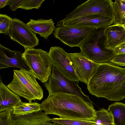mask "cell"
Returning <instances> with one entry per match:
<instances>
[{
  "mask_svg": "<svg viewBox=\"0 0 125 125\" xmlns=\"http://www.w3.org/2000/svg\"><path fill=\"white\" fill-rule=\"evenodd\" d=\"M87 85L89 93L118 101L125 98V68L110 62L99 63Z\"/></svg>",
  "mask_w": 125,
  "mask_h": 125,
  "instance_id": "cell-1",
  "label": "cell"
},
{
  "mask_svg": "<svg viewBox=\"0 0 125 125\" xmlns=\"http://www.w3.org/2000/svg\"><path fill=\"white\" fill-rule=\"evenodd\" d=\"M45 114L60 118L94 121L96 111L92 102L75 94L59 93L49 95L41 104Z\"/></svg>",
  "mask_w": 125,
  "mask_h": 125,
  "instance_id": "cell-2",
  "label": "cell"
},
{
  "mask_svg": "<svg viewBox=\"0 0 125 125\" xmlns=\"http://www.w3.org/2000/svg\"><path fill=\"white\" fill-rule=\"evenodd\" d=\"M13 71V80L7 86L10 90L29 102L43 98V90L31 71L20 69Z\"/></svg>",
  "mask_w": 125,
  "mask_h": 125,
  "instance_id": "cell-3",
  "label": "cell"
},
{
  "mask_svg": "<svg viewBox=\"0 0 125 125\" xmlns=\"http://www.w3.org/2000/svg\"><path fill=\"white\" fill-rule=\"evenodd\" d=\"M22 57L36 78L43 83L48 80L52 66L48 52L41 49L27 48Z\"/></svg>",
  "mask_w": 125,
  "mask_h": 125,
  "instance_id": "cell-4",
  "label": "cell"
},
{
  "mask_svg": "<svg viewBox=\"0 0 125 125\" xmlns=\"http://www.w3.org/2000/svg\"><path fill=\"white\" fill-rule=\"evenodd\" d=\"M104 28L95 29L79 47L80 52L87 58L98 63L110 62L116 56L102 46Z\"/></svg>",
  "mask_w": 125,
  "mask_h": 125,
  "instance_id": "cell-5",
  "label": "cell"
},
{
  "mask_svg": "<svg viewBox=\"0 0 125 125\" xmlns=\"http://www.w3.org/2000/svg\"><path fill=\"white\" fill-rule=\"evenodd\" d=\"M52 70V74L48 81L44 84L49 95L59 93L75 94L87 101L92 102L89 97L82 92L78 82L68 79L56 67L53 65Z\"/></svg>",
  "mask_w": 125,
  "mask_h": 125,
  "instance_id": "cell-6",
  "label": "cell"
},
{
  "mask_svg": "<svg viewBox=\"0 0 125 125\" xmlns=\"http://www.w3.org/2000/svg\"><path fill=\"white\" fill-rule=\"evenodd\" d=\"M95 29L85 27L59 26L55 28L54 37L71 47H80Z\"/></svg>",
  "mask_w": 125,
  "mask_h": 125,
  "instance_id": "cell-7",
  "label": "cell"
},
{
  "mask_svg": "<svg viewBox=\"0 0 125 125\" xmlns=\"http://www.w3.org/2000/svg\"><path fill=\"white\" fill-rule=\"evenodd\" d=\"M97 15L113 19L111 0H89L78 5L64 19L65 21L85 15Z\"/></svg>",
  "mask_w": 125,
  "mask_h": 125,
  "instance_id": "cell-8",
  "label": "cell"
},
{
  "mask_svg": "<svg viewBox=\"0 0 125 125\" xmlns=\"http://www.w3.org/2000/svg\"><path fill=\"white\" fill-rule=\"evenodd\" d=\"M8 35L25 49L34 48L39 44V40L35 33L26 24L16 18L12 19Z\"/></svg>",
  "mask_w": 125,
  "mask_h": 125,
  "instance_id": "cell-9",
  "label": "cell"
},
{
  "mask_svg": "<svg viewBox=\"0 0 125 125\" xmlns=\"http://www.w3.org/2000/svg\"><path fill=\"white\" fill-rule=\"evenodd\" d=\"M48 53L52 65L68 79L79 82V79L69 53L63 48L57 46L51 47Z\"/></svg>",
  "mask_w": 125,
  "mask_h": 125,
  "instance_id": "cell-10",
  "label": "cell"
},
{
  "mask_svg": "<svg viewBox=\"0 0 125 125\" xmlns=\"http://www.w3.org/2000/svg\"><path fill=\"white\" fill-rule=\"evenodd\" d=\"M69 54L79 81L88 85L99 63L88 59L81 52Z\"/></svg>",
  "mask_w": 125,
  "mask_h": 125,
  "instance_id": "cell-11",
  "label": "cell"
},
{
  "mask_svg": "<svg viewBox=\"0 0 125 125\" xmlns=\"http://www.w3.org/2000/svg\"><path fill=\"white\" fill-rule=\"evenodd\" d=\"M114 24L113 19L106 16L97 15H85L72 19L59 21V26L85 27L95 29L105 27Z\"/></svg>",
  "mask_w": 125,
  "mask_h": 125,
  "instance_id": "cell-12",
  "label": "cell"
},
{
  "mask_svg": "<svg viewBox=\"0 0 125 125\" xmlns=\"http://www.w3.org/2000/svg\"><path fill=\"white\" fill-rule=\"evenodd\" d=\"M103 35L104 49L112 51L125 43V24H113L108 26L104 29Z\"/></svg>",
  "mask_w": 125,
  "mask_h": 125,
  "instance_id": "cell-13",
  "label": "cell"
},
{
  "mask_svg": "<svg viewBox=\"0 0 125 125\" xmlns=\"http://www.w3.org/2000/svg\"><path fill=\"white\" fill-rule=\"evenodd\" d=\"M20 51H12L0 44V69L16 67L31 71Z\"/></svg>",
  "mask_w": 125,
  "mask_h": 125,
  "instance_id": "cell-14",
  "label": "cell"
},
{
  "mask_svg": "<svg viewBox=\"0 0 125 125\" xmlns=\"http://www.w3.org/2000/svg\"><path fill=\"white\" fill-rule=\"evenodd\" d=\"M13 125H55L51 118L41 110L22 115L12 114Z\"/></svg>",
  "mask_w": 125,
  "mask_h": 125,
  "instance_id": "cell-15",
  "label": "cell"
},
{
  "mask_svg": "<svg viewBox=\"0 0 125 125\" xmlns=\"http://www.w3.org/2000/svg\"><path fill=\"white\" fill-rule=\"evenodd\" d=\"M21 101L19 96L10 90L0 79V112L13 110Z\"/></svg>",
  "mask_w": 125,
  "mask_h": 125,
  "instance_id": "cell-16",
  "label": "cell"
},
{
  "mask_svg": "<svg viewBox=\"0 0 125 125\" xmlns=\"http://www.w3.org/2000/svg\"><path fill=\"white\" fill-rule=\"evenodd\" d=\"M53 20L40 19L37 20L30 19L26 24L35 33L47 39L55 28Z\"/></svg>",
  "mask_w": 125,
  "mask_h": 125,
  "instance_id": "cell-17",
  "label": "cell"
},
{
  "mask_svg": "<svg viewBox=\"0 0 125 125\" xmlns=\"http://www.w3.org/2000/svg\"><path fill=\"white\" fill-rule=\"evenodd\" d=\"M113 24H125V0H111Z\"/></svg>",
  "mask_w": 125,
  "mask_h": 125,
  "instance_id": "cell-18",
  "label": "cell"
},
{
  "mask_svg": "<svg viewBox=\"0 0 125 125\" xmlns=\"http://www.w3.org/2000/svg\"><path fill=\"white\" fill-rule=\"evenodd\" d=\"M107 110L113 115L115 125H125V104L114 102L109 106Z\"/></svg>",
  "mask_w": 125,
  "mask_h": 125,
  "instance_id": "cell-19",
  "label": "cell"
},
{
  "mask_svg": "<svg viewBox=\"0 0 125 125\" xmlns=\"http://www.w3.org/2000/svg\"><path fill=\"white\" fill-rule=\"evenodd\" d=\"M41 110V104L32 102L26 103L21 101L13 107L12 114L15 115H24Z\"/></svg>",
  "mask_w": 125,
  "mask_h": 125,
  "instance_id": "cell-20",
  "label": "cell"
},
{
  "mask_svg": "<svg viewBox=\"0 0 125 125\" xmlns=\"http://www.w3.org/2000/svg\"><path fill=\"white\" fill-rule=\"evenodd\" d=\"M96 125H115L112 114L103 108L96 111V117L94 121Z\"/></svg>",
  "mask_w": 125,
  "mask_h": 125,
  "instance_id": "cell-21",
  "label": "cell"
},
{
  "mask_svg": "<svg viewBox=\"0 0 125 125\" xmlns=\"http://www.w3.org/2000/svg\"><path fill=\"white\" fill-rule=\"evenodd\" d=\"M51 122L59 125H93L96 124L93 121L75 119L53 118H51Z\"/></svg>",
  "mask_w": 125,
  "mask_h": 125,
  "instance_id": "cell-22",
  "label": "cell"
},
{
  "mask_svg": "<svg viewBox=\"0 0 125 125\" xmlns=\"http://www.w3.org/2000/svg\"><path fill=\"white\" fill-rule=\"evenodd\" d=\"M12 19L6 14H0V33L8 34Z\"/></svg>",
  "mask_w": 125,
  "mask_h": 125,
  "instance_id": "cell-23",
  "label": "cell"
},
{
  "mask_svg": "<svg viewBox=\"0 0 125 125\" xmlns=\"http://www.w3.org/2000/svg\"><path fill=\"white\" fill-rule=\"evenodd\" d=\"M44 0H23L19 8L25 10H31L33 9H38L41 6Z\"/></svg>",
  "mask_w": 125,
  "mask_h": 125,
  "instance_id": "cell-24",
  "label": "cell"
},
{
  "mask_svg": "<svg viewBox=\"0 0 125 125\" xmlns=\"http://www.w3.org/2000/svg\"><path fill=\"white\" fill-rule=\"evenodd\" d=\"M13 110L0 113V125H13L12 117Z\"/></svg>",
  "mask_w": 125,
  "mask_h": 125,
  "instance_id": "cell-25",
  "label": "cell"
},
{
  "mask_svg": "<svg viewBox=\"0 0 125 125\" xmlns=\"http://www.w3.org/2000/svg\"><path fill=\"white\" fill-rule=\"evenodd\" d=\"M110 62L118 66H125V54L116 55Z\"/></svg>",
  "mask_w": 125,
  "mask_h": 125,
  "instance_id": "cell-26",
  "label": "cell"
},
{
  "mask_svg": "<svg viewBox=\"0 0 125 125\" xmlns=\"http://www.w3.org/2000/svg\"><path fill=\"white\" fill-rule=\"evenodd\" d=\"M23 0H11L10 5V9L13 11H15L19 8Z\"/></svg>",
  "mask_w": 125,
  "mask_h": 125,
  "instance_id": "cell-27",
  "label": "cell"
},
{
  "mask_svg": "<svg viewBox=\"0 0 125 125\" xmlns=\"http://www.w3.org/2000/svg\"><path fill=\"white\" fill-rule=\"evenodd\" d=\"M112 52L116 55L125 54V43L117 47Z\"/></svg>",
  "mask_w": 125,
  "mask_h": 125,
  "instance_id": "cell-28",
  "label": "cell"
},
{
  "mask_svg": "<svg viewBox=\"0 0 125 125\" xmlns=\"http://www.w3.org/2000/svg\"><path fill=\"white\" fill-rule=\"evenodd\" d=\"M11 0H0V9H1L7 5H10Z\"/></svg>",
  "mask_w": 125,
  "mask_h": 125,
  "instance_id": "cell-29",
  "label": "cell"
},
{
  "mask_svg": "<svg viewBox=\"0 0 125 125\" xmlns=\"http://www.w3.org/2000/svg\"><path fill=\"white\" fill-rule=\"evenodd\" d=\"M55 125H58V124H55ZM96 125V124H95V125Z\"/></svg>",
  "mask_w": 125,
  "mask_h": 125,
  "instance_id": "cell-30",
  "label": "cell"
}]
</instances>
